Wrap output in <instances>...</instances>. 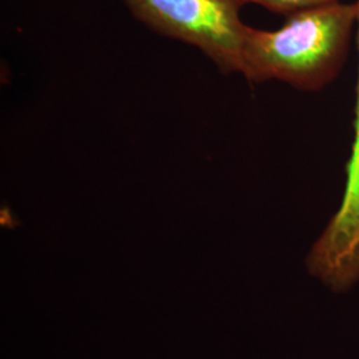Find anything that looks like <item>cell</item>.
I'll return each mask as SVG.
<instances>
[{"label": "cell", "instance_id": "obj_1", "mask_svg": "<svg viewBox=\"0 0 359 359\" xmlns=\"http://www.w3.org/2000/svg\"><path fill=\"white\" fill-rule=\"evenodd\" d=\"M357 19V3L337 1L292 13L276 31L248 26L241 74L249 83L278 80L321 90L345 65Z\"/></svg>", "mask_w": 359, "mask_h": 359}, {"label": "cell", "instance_id": "obj_4", "mask_svg": "<svg viewBox=\"0 0 359 359\" xmlns=\"http://www.w3.org/2000/svg\"><path fill=\"white\" fill-rule=\"evenodd\" d=\"M246 4L255 3L261 7H265L271 13H281L285 16H289L292 13L304 11L309 8L320 7L325 4L337 3L339 0H244Z\"/></svg>", "mask_w": 359, "mask_h": 359}, {"label": "cell", "instance_id": "obj_3", "mask_svg": "<svg viewBox=\"0 0 359 359\" xmlns=\"http://www.w3.org/2000/svg\"><path fill=\"white\" fill-rule=\"evenodd\" d=\"M358 44H359V0ZM309 274L334 293H345L359 283V74L354 142L346 165L341 205L305 259Z\"/></svg>", "mask_w": 359, "mask_h": 359}, {"label": "cell", "instance_id": "obj_2", "mask_svg": "<svg viewBox=\"0 0 359 359\" xmlns=\"http://www.w3.org/2000/svg\"><path fill=\"white\" fill-rule=\"evenodd\" d=\"M132 15L167 38L191 44L225 74L243 69L244 0H124Z\"/></svg>", "mask_w": 359, "mask_h": 359}]
</instances>
